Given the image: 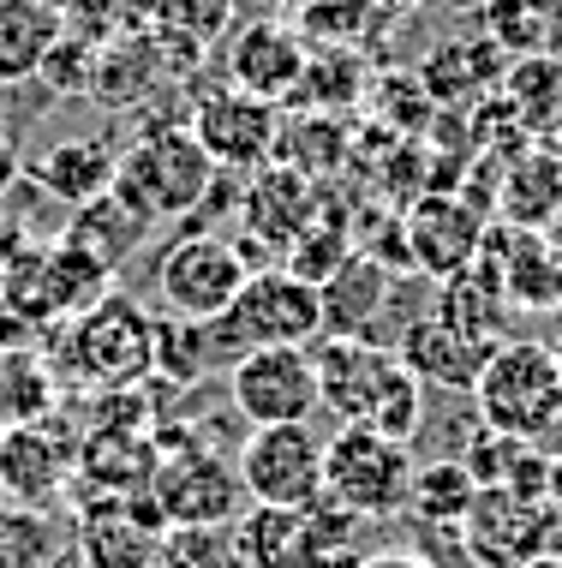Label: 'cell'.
I'll list each match as a JSON object with an SVG mask.
<instances>
[{
    "instance_id": "obj_16",
    "label": "cell",
    "mask_w": 562,
    "mask_h": 568,
    "mask_svg": "<svg viewBox=\"0 0 562 568\" xmlns=\"http://www.w3.org/2000/svg\"><path fill=\"white\" fill-rule=\"evenodd\" d=\"M72 479H79V449L60 437L54 419L0 425V490H7V503L49 509L54 497L72 490Z\"/></svg>"
},
{
    "instance_id": "obj_9",
    "label": "cell",
    "mask_w": 562,
    "mask_h": 568,
    "mask_svg": "<svg viewBox=\"0 0 562 568\" xmlns=\"http://www.w3.org/2000/svg\"><path fill=\"white\" fill-rule=\"evenodd\" d=\"M461 550L479 568H527L544 550H562V515L533 497L479 490L473 515L461 520Z\"/></svg>"
},
{
    "instance_id": "obj_11",
    "label": "cell",
    "mask_w": 562,
    "mask_h": 568,
    "mask_svg": "<svg viewBox=\"0 0 562 568\" xmlns=\"http://www.w3.org/2000/svg\"><path fill=\"white\" fill-rule=\"evenodd\" d=\"M162 539H168V515H162L156 490L144 497H90L79 503V545L84 568H156Z\"/></svg>"
},
{
    "instance_id": "obj_27",
    "label": "cell",
    "mask_w": 562,
    "mask_h": 568,
    "mask_svg": "<svg viewBox=\"0 0 562 568\" xmlns=\"http://www.w3.org/2000/svg\"><path fill=\"white\" fill-rule=\"evenodd\" d=\"M562 216V162L551 144L521 150L514 162H503V197H497L491 222H514V227H551Z\"/></svg>"
},
{
    "instance_id": "obj_24",
    "label": "cell",
    "mask_w": 562,
    "mask_h": 568,
    "mask_svg": "<svg viewBox=\"0 0 562 568\" xmlns=\"http://www.w3.org/2000/svg\"><path fill=\"white\" fill-rule=\"evenodd\" d=\"M389 287H395L389 264L359 245V252L317 287V300H324V335H366L377 324V312L389 305Z\"/></svg>"
},
{
    "instance_id": "obj_30",
    "label": "cell",
    "mask_w": 562,
    "mask_h": 568,
    "mask_svg": "<svg viewBox=\"0 0 562 568\" xmlns=\"http://www.w3.org/2000/svg\"><path fill=\"white\" fill-rule=\"evenodd\" d=\"M437 317L449 329L473 335V342L497 347L503 342V324H509V300H503V282H497L484 264H467L461 275H443L437 282Z\"/></svg>"
},
{
    "instance_id": "obj_25",
    "label": "cell",
    "mask_w": 562,
    "mask_h": 568,
    "mask_svg": "<svg viewBox=\"0 0 562 568\" xmlns=\"http://www.w3.org/2000/svg\"><path fill=\"white\" fill-rule=\"evenodd\" d=\"M114 150L102 144V138H60V144H49L37 156V168H30V180H37L42 192L54 197V204L79 210L90 204V197L114 192Z\"/></svg>"
},
{
    "instance_id": "obj_40",
    "label": "cell",
    "mask_w": 562,
    "mask_h": 568,
    "mask_svg": "<svg viewBox=\"0 0 562 568\" xmlns=\"http://www.w3.org/2000/svg\"><path fill=\"white\" fill-rule=\"evenodd\" d=\"M389 7H377V0H306L299 7V37L317 42V49H359L366 42V30L384 24Z\"/></svg>"
},
{
    "instance_id": "obj_17",
    "label": "cell",
    "mask_w": 562,
    "mask_h": 568,
    "mask_svg": "<svg viewBox=\"0 0 562 568\" xmlns=\"http://www.w3.org/2000/svg\"><path fill=\"white\" fill-rule=\"evenodd\" d=\"M479 264L503 282V300L514 312H562V257L539 227L491 222Z\"/></svg>"
},
{
    "instance_id": "obj_8",
    "label": "cell",
    "mask_w": 562,
    "mask_h": 568,
    "mask_svg": "<svg viewBox=\"0 0 562 568\" xmlns=\"http://www.w3.org/2000/svg\"><path fill=\"white\" fill-rule=\"evenodd\" d=\"M227 395L246 425H306L317 407L311 347H257L227 365Z\"/></svg>"
},
{
    "instance_id": "obj_14",
    "label": "cell",
    "mask_w": 562,
    "mask_h": 568,
    "mask_svg": "<svg viewBox=\"0 0 562 568\" xmlns=\"http://www.w3.org/2000/svg\"><path fill=\"white\" fill-rule=\"evenodd\" d=\"M306 60H311V42L299 37L294 24H282L276 12H257L227 37V84L246 90V97H264V102H294L299 79H306Z\"/></svg>"
},
{
    "instance_id": "obj_2",
    "label": "cell",
    "mask_w": 562,
    "mask_h": 568,
    "mask_svg": "<svg viewBox=\"0 0 562 568\" xmlns=\"http://www.w3.org/2000/svg\"><path fill=\"white\" fill-rule=\"evenodd\" d=\"M473 407H479V425H491V432L539 443L562 419V377H556L551 342L503 335L473 383Z\"/></svg>"
},
{
    "instance_id": "obj_33",
    "label": "cell",
    "mask_w": 562,
    "mask_h": 568,
    "mask_svg": "<svg viewBox=\"0 0 562 568\" xmlns=\"http://www.w3.org/2000/svg\"><path fill=\"white\" fill-rule=\"evenodd\" d=\"M60 407V383L30 347L0 353V425H42Z\"/></svg>"
},
{
    "instance_id": "obj_3",
    "label": "cell",
    "mask_w": 562,
    "mask_h": 568,
    "mask_svg": "<svg viewBox=\"0 0 562 568\" xmlns=\"http://www.w3.org/2000/svg\"><path fill=\"white\" fill-rule=\"evenodd\" d=\"M210 335H216L222 365L246 359L257 347H311V342H324V300L294 270L269 264V270H252V282L210 324Z\"/></svg>"
},
{
    "instance_id": "obj_42",
    "label": "cell",
    "mask_w": 562,
    "mask_h": 568,
    "mask_svg": "<svg viewBox=\"0 0 562 568\" xmlns=\"http://www.w3.org/2000/svg\"><path fill=\"white\" fill-rule=\"evenodd\" d=\"M527 449H533V443L503 437V432H491V425H479V432L467 437V449H461V467L473 473L479 490H503L509 473H514V460H521Z\"/></svg>"
},
{
    "instance_id": "obj_7",
    "label": "cell",
    "mask_w": 562,
    "mask_h": 568,
    "mask_svg": "<svg viewBox=\"0 0 562 568\" xmlns=\"http://www.w3.org/2000/svg\"><path fill=\"white\" fill-rule=\"evenodd\" d=\"M239 485L269 509H311L324 497V437L306 425H252L234 455Z\"/></svg>"
},
{
    "instance_id": "obj_47",
    "label": "cell",
    "mask_w": 562,
    "mask_h": 568,
    "mask_svg": "<svg viewBox=\"0 0 562 568\" xmlns=\"http://www.w3.org/2000/svg\"><path fill=\"white\" fill-rule=\"evenodd\" d=\"M527 568H562V550H544V557H533Z\"/></svg>"
},
{
    "instance_id": "obj_44",
    "label": "cell",
    "mask_w": 562,
    "mask_h": 568,
    "mask_svg": "<svg viewBox=\"0 0 562 568\" xmlns=\"http://www.w3.org/2000/svg\"><path fill=\"white\" fill-rule=\"evenodd\" d=\"M90 72H96V42L79 37V30H60V42L49 49L37 79L49 90H90Z\"/></svg>"
},
{
    "instance_id": "obj_53",
    "label": "cell",
    "mask_w": 562,
    "mask_h": 568,
    "mask_svg": "<svg viewBox=\"0 0 562 568\" xmlns=\"http://www.w3.org/2000/svg\"><path fill=\"white\" fill-rule=\"evenodd\" d=\"M377 7H395V0H377Z\"/></svg>"
},
{
    "instance_id": "obj_35",
    "label": "cell",
    "mask_w": 562,
    "mask_h": 568,
    "mask_svg": "<svg viewBox=\"0 0 562 568\" xmlns=\"http://www.w3.org/2000/svg\"><path fill=\"white\" fill-rule=\"evenodd\" d=\"M366 90H371V72H366V60H359V49H317L306 60V79H299L294 102L299 109H317V114H341V109H354Z\"/></svg>"
},
{
    "instance_id": "obj_23",
    "label": "cell",
    "mask_w": 562,
    "mask_h": 568,
    "mask_svg": "<svg viewBox=\"0 0 562 568\" xmlns=\"http://www.w3.org/2000/svg\"><path fill=\"white\" fill-rule=\"evenodd\" d=\"M234 12H239V0H144V19H150L144 37L156 42V54L192 67L222 37H234Z\"/></svg>"
},
{
    "instance_id": "obj_32",
    "label": "cell",
    "mask_w": 562,
    "mask_h": 568,
    "mask_svg": "<svg viewBox=\"0 0 562 568\" xmlns=\"http://www.w3.org/2000/svg\"><path fill=\"white\" fill-rule=\"evenodd\" d=\"M473 503H479V485L461 460H425V467H413L407 515H413L419 527H454L461 532V520L473 515Z\"/></svg>"
},
{
    "instance_id": "obj_5",
    "label": "cell",
    "mask_w": 562,
    "mask_h": 568,
    "mask_svg": "<svg viewBox=\"0 0 562 568\" xmlns=\"http://www.w3.org/2000/svg\"><path fill=\"white\" fill-rule=\"evenodd\" d=\"M67 372L96 395L102 389H144V377L156 372V317L139 300L109 294L96 312L67 324Z\"/></svg>"
},
{
    "instance_id": "obj_10",
    "label": "cell",
    "mask_w": 562,
    "mask_h": 568,
    "mask_svg": "<svg viewBox=\"0 0 562 568\" xmlns=\"http://www.w3.org/2000/svg\"><path fill=\"white\" fill-rule=\"evenodd\" d=\"M186 126L222 174H257V168L276 162V144H282V109L264 97H246L234 84L197 97Z\"/></svg>"
},
{
    "instance_id": "obj_50",
    "label": "cell",
    "mask_w": 562,
    "mask_h": 568,
    "mask_svg": "<svg viewBox=\"0 0 562 568\" xmlns=\"http://www.w3.org/2000/svg\"><path fill=\"white\" fill-rule=\"evenodd\" d=\"M556 54H562V12H556Z\"/></svg>"
},
{
    "instance_id": "obj_51",
    "label": "cell",
    "mask_w": 562,
    "mask_h": 568,
    "mask_svg": "<svg viewBox=\"0 0 562 568\" xmlns=\"http://www.w3.org/2000/svg\"><path fill=\"white\" fill-rule=\"evenodd\" d=\"M551 150H556V162H562V132H556V138H551Z\"/></svg>"
},
{
    "instance_id": "obj_52",
    "label": "cell",
    "mask_w": 562,
    "mask_h": 568,
    "mask_svg": "<svg viewBox=\"0 0 562 568\" xmlns=\"http://www.w3.org/2000/svg\"><path fill=\"white\" fill-rule=\"evenodd\" d=\"M0 509H7V490H0Z\"/></svg>"
},
{
    "instance_id": "obj_45",
    "label": "cell",
    "mask_w": 562,
    "mask_h": 568,
    "mask_svg": "<svg viewBox=\"0 0 562 568\" xmlns=\"http://www.w3.org/2000/svg\"><path fill=\"white\" fill-rule=\"evenodd\" d=\"M19 180H24V156H19V144L0 132V197H12V186H19Z\"/></svg>"
},
{
    "instance_id": "obj_26",
    "label": "cell",
    "mask_w": 562,
    "mask_h": 568,
    "mask_svg": "<svg viewBox=\"0 0 562 568\" xmlns=\"http://www.w3.org/2000/svg\"><path fill=\"white\" fill-rule=\"evenodd\" d=\"M497 97L509 102V114L521 120L539 144H551L562 132V54L556 49H533V54H514L503 67V84Z\"/></svg>"
},
{
    "instance_id": "obj_20",
    "label": "cell",
    "mask_w": 562,
    "mask_h": 568,
    "mask_svg": "<svg viewBox=\"0 0 562 568\" xmlns=\"http://www.w3.org/2000/svg\"><path fill=\"white\" fill-rule=\"evenodd\" d=\"M401 365L413 372L425 389H449V395H473V383L484 372V359H491V347L473 342V335L449 329L437 312L413 317V324L401 329Z\"/></svg>"
},
{
    "instance_id": "obj_28",
    "label": "cell",
    "mask_w": 562,
    "mask_h": 568,
    "mask_svg": "<svg viewBox=\"0 0 562 568\" xmlns=\"http://www.w3.org/2000/svg\"><path fill=\"white\" fill-rule=\"evenodd\" d=\"M114 294V270L102 257L79 252L72 240H54L42 252V300H49V324H79Z\"/></svg>"
},
{
    "instance_id": "obj_1",
    "label": "cell",
    "mask_w": 562,
    "mask_h": 568,
    "mask_svg": "<svg viewBox=\"0 0 562 568\" xmlns=\"http://www.w3.org/2000/svg\"><path fill=\"white\" fill-rule=\"evenodd\" d=\"M222 168L204 156V144L192 138V126H150L139 132V144L120 150L114 162V197L144 216L150 227L156 222H180V216H197L204 210L210 186H216Z\"/></svg>"
},
{
    "instance_id": "obj_37",
    "label": "cell",
    "mask_w": 562,
    "mask_h": 568,
    "mask_svg": "<svg viewBox=\"0 0 562 568\" xmlns=\"http://www.w3.org/2000/svg\"><path fill=\"white\" fill-rule=\"evenodd\" d=\"M67 539L72 532H60L49 509H24V503L0 509V568H54Z\"/></svg>"
},
{
    "instance_id": "obj_39",
    "label": "cell",
    "mask_w": 562,
    "mask_h": 568,
    "mask_svg": "<svg viewBox=\"0 0 562 568\" xmlns=\"http://www.w3.org/2000/svg\"><path fill=\"white\" fill-rule=\"evenodd\" d=\"M156 372L174 383H197L204 372H222V353L210 324H192V317H156Z\"/></svg>"
},
{
    "instance_id": "obj_36",
    "label": "cell",
    "mask_w": 562,
    "mask_h": 568,
    "mask_svg": "<svg viewBox=\"0 0 562 568\" xmlns=\"http://www.w3.org/2000/svg\"><path fill=\"white\" fill-rule=\"evenodd\" d=\"M359 252V240L347 234V222L336 216V204H317V216H311V227L299 234L294 245H287V257H282V270H294L299 282H311V287H324L329 275H336L347 257Z\"/></svg>"
},
{
    "instance_id": "obj_34",
    "label": "cell",
    "mask_w": 562,
    "mask_h": 568,
    "mask_svg": "<svg viewBox=\"0 0 562 568\" xmlns=\"http://www.w3.org/2000/svg\"><path fill=\"white\" fill-rule=\"evenodd\" d=\"M276 162L294 168V174H306V180H329L347 162V126H341V114L306 109L299 120H282Z\"/></svg>"
},
{
    "instance_id": "obj_46",
    "label": "cell",
    "mask_w": 562,
    "mask_h": 568,
    "mask_svg": "<svg viewBox=\"0 0 562 568\" xmlns=\"http://www.w3.org/2000/svg\"><path fill=\"white\" fill-rule=\"evenodd\" d=\"M366 568H437L425 550H377V557H366Z\"/></svg>"
},
{
    "instance_id": "obj_49",
    "label": "cell",
    "mask_w": 562,
    "mask_h": 568,
    "mask_svg": "<svg viewBox=\"0 0 562 568\" xmlns=\"http://www.w3.org/2000/svg\"><path fill=\"white\" fill-rule=\"evenodd\" d=\"M551 353H556V377H562V335H556V342H551Z\"/></svg>"
},
{
    "instance_id": "obj_41",
    "label": "cell",
    "mask_w": 562,
    "mask_h": 568,
    "mask_svg": "<svg viewBox=\"0 0 562 568\" xmlns=\"http://www.w3.org/2000/svg\"><path fill=\"white\" fill-rule=\"evenodd\" d=\"M156 568H239L234 527H168Z\"/></svg>"
},
{
    "instance_id": "obj_12",
    "label": "cell",
    "mask_w": 562,
    "mask_h": 568,
    "mask_svg": "<svg viewBox=\"0 0 562 568\" xmlns=\"http://www.w3.org/2000/svg\"><path fill=\"white\" fill-rule=\"evenodd\" d=\"M311 365H317V402L341 425H371L389 383L401 377V353L377 347L371 335H324V342H311Z\"/></svg>"
},
{
    "instance_id": "obj_38",
    "label": "cell",
    "mask_w": 562,
    "mask_h": 568,
    "mask_svg": "<svg viewBox=\"0 0 562 568\" xmlns=\"http://www.w3.org/2000/svg\"><path fill=\"white\" fill-rule=\"evenodd\" d=\"M556 12H562V0H484V37L509 60L533 54L556 37Z\"/></svg>"
},
{
    "instance_id": "obj_48",
    "label": "cell",
    "mask_w": 562,
    "mask_h": 568,
    "mask_svg": "<svg viewBox=\"0 0 562 568\" xmlns=\"http://www.w3.org/2000/svg\"><path fill=\"white\" fill-rule=\"evenodd\" d=\"M239 7H257V12H276L282 0H239Z\"/></svg>"
},
{
    "instance_id": "obj_4",
    "label": "cell",
    "mask_w": 562,
    "mask_h": 568,
    "mask_svg": "<svg viewBox=\"0 0 562 568\" xmlns=\"http://www.w3.org/2000/svg\"><path fill=\"white\" fill-rule=\"evenodd\" d=\"M324 497L354 520L407 515V497H413V449L366 432V425H341L336 437H324Z\"/></svg>"
},
{
    "instance_id": "obj_29",
    "label": "cell",
    "mask_w": 562,
    "mask_h": 568,
    "mask_svg": "<svg viewBox=\"0 0 562 568\" xmlns=\"http://www.w3.org/2000/svg\"><path fill=\"white\" fill-rule=\"evenodd\" d=\"M60 30H67V19L54 0H0V84L37 79Z\"/></svg>"
},
{
    "instance_id": "obj_31",
    "label": "cell",
    "mask_w": 562,
    "mask_h": 568,
    "mask_svg": "<svg viewBox=\"0 0 562 568\" xmlns=\"http://www.w3.org/2000/svg\"><path fill=\"white\" fill-rule=\"evenodd\" d=\"M144 216H132L126 204H120L114 192H102V197H90V204H79L72 210V222H67V240L79 245V252H90V257H102L114 275H120V264H126L132 252L144 245Z\"/></svg>"
},
{
    "instance_id": "obj_19",
    "label": "cell",
    "mask_w": 562,
    "mask_h": 568,
    "mask_svg": "<svg viewBox=\"0 0 562 568\" xmlns=\"http://www.w3.org/2000/svg\"><path fill=\"white\" fill-rule=\"evenodd\" d=\"M156 473H162L156 437H144V432H90L84 449H79L72 497L79 503H90V497H144V490H156Z\"/></svg>"
},
{
    "instance_id": "obj_43",
    "label": "cell",
    "mask_w": 562,
    "mask_h": 568,
    "mask_svg": "<svg viewBox=\"0 0 562 568\" xmlns=\"http://www.w3.org/2000/svg\"><path fill=\"white\" fill-rule=\"evenodd\" d=\"M371 102H377V114H384L401 138H413L425 120L437 114L431 90H425L419 79H384V84H371Z\"/></svg>"
},
{
    "instance_id": "obj_15",
    "label": "cell",
    "mask_w": 562,
    "mask_h": 568,
    "mask_svg": "<svg viewBox=\"0 0 562 568\" xmlns=\"http://www.w3.org/2000/svg\"><path fill=\"white\" fill-rule=\"evenodd\" d=\"M484 227H491V216L473 210L467 197L431 192L401 216V264L437 275V282H443V275H461L467 264H479Z\"/></svg>"
},
{
    "instance_id": "obj_18",
    "label": "cell",
    "mask_w": 562,
    "mask_h": 568,
    "mask_svg": "<svg viewBox=\"0 0 562 568\" xmlns=\"http://www.w3.org/2000/svg\"><path fill=\"white\" fill-rule=\"evenodd\" d=\"M317 204H324V186L294 174V168H282V162H269V168L239 180V222L269 245V257H287V245L311 227Z\"/></svg>"
},
{
    "instance_id": "obj_21",
    "label": "cell",
    "mask_w": 562,
    "mask_h": 568,
    "mask_svg": "<svg viewBox=\"0 0 562 568\" xmlns=\"http://www.w3.org/2000/svg\"><path fill=\"white\" fill-rule=\"evenodd\" d=\"M234 550H239V568H317V562H329L311 509H269V503H252L234 520Z\"/></svg>"
},
{
    "instance_id": "obj_6",
    "label": "cell",
    "mask_w": 562,
    "mask_h": 568,
    "mask_svg": "<svg viewBox=\"0 0 562 568\" xmlns=\"http://www.w3.org/2000/svg\"><path fill=\"white\" fill-rule=\"evenodd\" d=\"M252 257L239 240L227 234H210V227H197V234H180L162 245L156 257V300L168 317H192V324H216L227 305L239 300V287L252 282Z\"/></svg>"
},
{
    "instance_id": "obj_13",
    "label": "cell",
    "mask_w": 562,
    "mask_h": 568,
    "mask_svg": "<svg viewBox=\"0 0 562 568\" xmlns=\"http://www.w3.org/2000/svg\"><path fill=\"white\" fill-rule=\"evenodd\" d=\"M156 503L168 515V527H234L252 509L246 485H239V467L210 449H180L162 460Z\"/></svg>"
},
{
    "instance_id": "obj_22",
    "label": "cell",
    "mask_w": 562,
    "mask_h": 568,
    "mask_svg": "<svg viewBox=\"0 0 562 568\" xmlns=\"http://www.w3.org/2000/svg\"><path fill=\"white\" fill-rule=\"evenodd\" d=\"M503 67H509V54L479 30V37L437 42V49L425 54V67H419V84L431 90L437 109H454V102L473 109V102H484L497 84H503Z\"/></svg>"
}]
</instances>
